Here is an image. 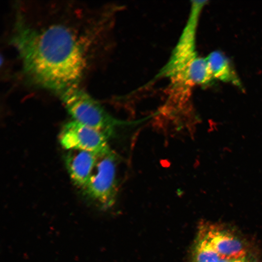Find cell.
<instances>
[{
    "label": "cell",
    "instance_id": "ba28073f",
    "mask_svg": "<svg viewBox=\"0 0 262 262\" xmlns=\"http://www.w3.org/2000/svg\"><path fill=\"white\" fill-rule=\"evenodd\" d=\"M206 59L213 79L229 83L238 87L242 85L228 59L221 52L214 51Z\"/></svg>",
    "mask_w": 262,
    "mask_h": 262
},
{
    "label": "cell",
    "instance_id": "8fae6325",
    "mask_svg": "<svg viewBox=\"0 0 262 262\" xmlns=\"http://www.w3.org/2000/svg\"><path fill=\"white\" fill-rule=\"evenodd\" d=\"M231 260H228L225 259L221 258L216 262H229Z\"/></svg>",
    "mask_w": 262,
    "mask_h": 262
},
{
    "label": "cell",
    "instance_id": "6da1fadb",
    "mask_svg": "<svg viewBox=\"0 0 262 262\" xmlns=\"http://www.w3.org/2000/svg\"><path fill=\"white\" fill-rule=\"evenodd\" d=\"M111 12L70 1L17 4L10 40L27 80L58 95L80 87L105 47Z\"/></svg>",
    "mask_w": 262,
    "mask_h": 262
},
{
    "label": "cell",
    "instance_id": "30bf717a",
    "mask_svg": "<svg viewBox=\"0 0 262 262\" xmlns=\"http://www.w3.org/2000/svg\"><path fill=\"white\" fill-rule=\"evenodd\" d=\"M229 262H251L246 256L244 257L239 258L230 260Z\"/></svg>",
    "mask_w": 262,
    "mask_h": 262
},
{
    "label": "cell",
    "instance_id": "8992f818",
    "mask_svg": "<svg viewBox=\"0 0 262 262\" xmlns=\"http://www.w3.org/2000/svg\"><path fill=\"white\" fill-rule=\"evenodd\" d=\"M200 231L208 238L221 258L233 260L246 256L243 244L232 233L213 226L202 227Z\"/></svg>",
    "mask_w": 262,
    "mask_h": 262
},
{
    "label": "cell",
    "instance_id": "3957f363",
    "mask_svg": "<svg viewBox=\"0 0 262 262\" xmlns=\"http://www.w3.org/2000/svg\"><path fill=\"white\" fill-rule=\"evenodd\" d=\"M58 96L73 120L101 132L108 138L113 135L116 127L125 124L111 115L80 87L68 89Z\"/></svg>",
    "mask_w": 262,
    "mask_h": 262
},
{
    "label": "cell",
    "instance_id": "9c48e42d",
    "mask_svg": "<svg viewBox=\"0 0 262 262\" xmlns=\"http://www.w3.org/2000/svg\"><path fill=\"white\" fill-rule=\"evenodd\" d=\"M221 258L208 238L200 231L195 247L192 262H216Z\"/></svg>",
    "mask_w": 262,
    "mask_h": 262
},
{
    "label": "cell",
    "instance_id": "5b68a950",
    "mask_svg": "<svg viewBox=\"0 0 262 262\" xmlns=\"http://www.w3.org/2000/svg\"><path fill=\"white\" fill-rule=\"evenodd\" d=\"M109 138L101 132L75 120L66 123L59 134V141L66 150L78 149L98 154L109 150Z\"/></svg>",
    "mask_w": 262,
    "mask_h": 262
},
{
    "label": "cell",
    "instance_id": "52a82bcc",
    "mask_svg": "<svg viewBox=\"0 0 262 262\" xmlns=\"http://www.w3.org/2000/svg\"><path fill=\"white\" fill-rule=\"evenodd\" d=\"M97 154L87 151L67 150L65 156L66 166L74 184L82 189L95 165Z\"/></svg>",
    "mask_w": 262,
    "mask_h": 262
},
{
    "label": "cell",
    "instance_id": "7a4b0ae2",
    "mask_svg": "<svg viewBox=\"0 0 262 262\" xmlns=\"http://www.w3.org/2000/svg\"><path fill=\"white\" fill-rule=\"evenodd\" d=\"M204 6L199 1L192 2L185 26L169 60L159 73L169 81L168 98L170 99L188 100L194 87L190 80V70L198 56L196 50V32Z\"/></svg>",
    "mask_w": 262,
    "mask_h": 262
},
{
    "label": "cell",
    "instance_id": "277c9868",
    "mask_svg": "<svg viewBox=\"0 0 262 262\" xmlns=\"http://www.w3.org/2000/svg\"><path fill=\"white\" fill-rule=\"evenodd\" d=\"M116 163V156L111 149L97 154L89 178L82 189L88 198L103 208L112 206L115 198Z\"/></svg>",
    "mask_w": 262,
    "mask_h": 262
}]
</instances>
